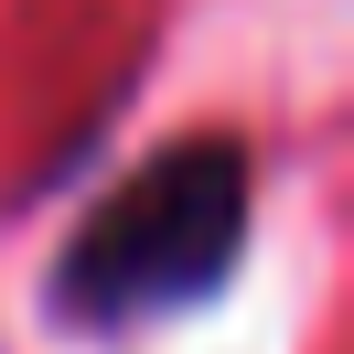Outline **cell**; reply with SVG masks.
<instances>
[{
    "instance_id": "6da1fadb",
    "label": "cell",
    "mask_w": 354,
    "mask_h": 354,
    "mask_svg": "<svg viewBox=\"0 0 354 354\" xmlns=\"http://www.w3.org/2000/svg\"><path fill=\"white\" fill-rule=\"evenodd\" d=\"M258 247V151L236 129L129 161L44 258V322L65 344H140L236 290Z\"/></svg>"
}]
</instances>
